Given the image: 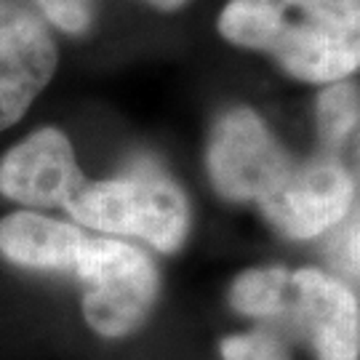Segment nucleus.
<instances>
[{"label": "nucleus", "instance_id": "14", "mask_svg": "<svg viewBox=\"0 0 360 360\" xmlns=\"http://www.w3.org/2000/svg\"><path fill=\"white\" fill-rule=\"evenodd\" d=\"M331 257L339 270L349 272L352 278H360V221L336 238Z\"/></svg>", "mask_w": 360, "mask_h": 360}, {"label": "nucleus", "instance_id": "12", "mask_svg": "<svg viewBox=\"0 0 360 360\" xmlns=\"http://www.w3.org/2000/svg\"><path fill=\"white\" fill-rule=\"evenodd\" d=\"M221 358L224 360H288L281 342L267 331H251V334H235L221 342Z\"/></svg>", "mask_w": 360, "mask_h": 360}, {"label": "nucleus", "instance_id": "1", "mask_svg": "<svg viewBox=\"0 0 360 360\" xmlns=\"http://www.w3.org/2000/svg\"><path fill=\"white\" fill-rule=\"evenodd\" d=\"M219 32L270 53L304 83H336L360 70V0H230Z\"/></svg>", "mask_w": 360, "mask_h": 360}, {"label": "nucleus", "instance_id": "9", "mask_svg": "<svg viewBox=\"0 0 360 360\" xmlns=\"http://www.w3.org/2000/svg\"><path fill=\"white\" fill-rule=\"evenodd\" d=\"M83 235L86 230L70 221L16 211L0 219V257L25 270L70 272Z\"/></svg>", "mask_w": 360, "mask_h": 360}, {"label": "nucleus", "instance_id": "2", "mask_svg": "<svg viewBox=\"0 0 360 360\" xmlns=\"http://www.w3.org/2000/svg\"><path fill=\"white\" fill-rule=\"evenodd\" d=\"M65 211L77 227L139 238L163 254L176 251L190 232L184 193L166 174L150 166L112 179H83L65 203Z\"/></svg>", "mask_w": 360, "mask_h": 360}, {"label": "nucleus", "instance_id": "5", "mask_svg": "<svg viewBox=\"0 0 360 360\" xmlns=\"http://www.w3.org/2000/svg\"><path fill=\"white\" fill-rule=\"evenodd\" d=\"M56 65L59 51L43 19L19 0H0V131L22 120Z\"/></svg>", "mask_w": 360, "mask_h": 360}, {"label": "nucleus", "instance_id": "15", "mask_svg": "<svg viewBox=\"0 0 360 360\" xmlns=\"http://www.w3.org/2000/svg\"><path fill=\"white\" fill-rule=\"evenodd\" d=\"M153 6H158V8H163V11H171V8H179V6H184L187 0H150Z\"/></svg>", "mask_w": 360, "mask_h": 360}, {"label": "nucleus", "instance_id": "7", "mask_svg": "<svg viewBox=\"0 0 360 360\" xmlns=\"http://www.w3.org/2000/svg\"><path fill=\"white\" fill-rule=\"evenodd\" d=\"M86 179L59 129H38L0 160V195L30 208H65Z\"/></svg>", "mask_w": 360, "mask_h": 360}, {"label": "nucleus", "instance_id": "11", "mask_svg": "<svg viewBox=\"0 0 360 360\" xmlns=\"http://www.w3.org/2000/svg\"><path fill=\"white\" fill-rule=\"evenodd\" d=\"M360 117V89L347 80L328 83L318 96V131L326 147L345 144Z\"/></svg>", "mask_w": 360, "mask_h": 360}, {"label": "nucleus", "instance_id": "13", "mask_svg": "<svg viewBox=\"0 0 360 360\" xmlns=\"http://www.w3.org/2000/svg\"><path fill=\"white\" fill-rule=\"evenodd\" d=\"M49 22L65 32H83L91 25V0H35Z\"/></svg>", "mask_w": 360, "mask_h": 360}, {"label": "nucleus", "instance_id": "4", "mask_svg": "<svg viewBox=\"0 0 360 360\" xmlns=\"http://www.w3.org/2000/svg\"><path fill=\"white\" fill-rule=\"evenodd\" d=\"M206 163L211 184L221 198L257 208L270 203L299 166L267 123L245 107H235L217 120Z\"/></svg>", "mask_w": 360, "mask_h": 360}, {"label": "nucleus", "instance_id": "6", "mask_svg": "<svg viewBox=\"0 0 360 360\" xmlns=\"http://www.w3.org/2000/svg\"><path fill=\"white\" fill-rule=\"evenodd\" d=\"M283 318L309 339L318 360L360 358V307L355 294L321 270L291 272V294Z\"/></svg>", "mask_w": 360, "mask_h": 360}, {"label": "nucleus", "instance_id": "3", "mask_svg": "<svg viewBox=\"0 0 360 360\" xmlns=\"http://www.w3.org/2000/svg\"><path fill=\"white\" fill-rule=\"evenodd\" d=\"M67 275L83 283V318L99 336L136 331L158 296V270L142 248L86 232Z\"/></svg>", "mask_w": 360, "mask_h": 360}, {"label": "nucleus", "instance_id": "10", "mask_svg": "<svg viewBox=\"0 0 360 360\" xmlns=\"http://www.w3.org/2000/svg\"><path fill=\"white\" fill-rule=\"evenodd\" d=\"M291 294V272L283 267H257L235 278L230 288V304L240 315L275 321L283 318Z\"/></svg>", "mask_w": 360, "mask_h": 360}, {"label": "nucleus", "instance_id": "8", "mask_svg": "<svg viewBox=\"0 0 360 360\" xmlns=\"http://www.w3.org/2000/svg\"><path fill=\"white\" fill-rule=\"evenodd\" d=\"M352 176L334 158L299 163L285 187L259 208L278 232L304 240L334 227L352 203Z\"/></svg>", "mask_w": 360, "mask_h": 360}]
</instances>
